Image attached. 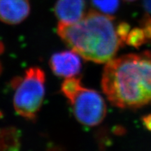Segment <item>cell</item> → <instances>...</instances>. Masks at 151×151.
Wrapping results in <instances>:
<instances>
[{"label": "cell", "instance_id": "obj_1", "mask_svg": "<svg viewBox=\"0 0 151 151\" xmlns=\"http://www.w3.org/2000/svg\"><path fill=\"white\" fill-rule=\"evenodd\" d=\"M101 87L109 101L121 109L151 103V52L112 59L104 69Z\"/></svg>", "mask_w": 151, "mask_h": 151}, {"label": "cell", "instance_id": "obj_2", "mask_svg": "<svg viewBox=\"0 0 151 151\" xmlns=\"http://www.w3.org/2000/svg\"><path fill=\"white\" fill-rule=\"evenodd\" d=\"M110 16L91 11L78 22L59 23L58 34L76 53L96 63L108 62L123 44Z\"/></svg>", "mask_w": 151, "mask_h": 151}, {"label": "cell", "instance_id": "obj_3", "mask_svg": "<svg viewBox=\"0 0 151 151\" xmlns=\"http://www.w3.org/2000/svg\"><path fill=\"white\" fill-rule=\"evenodd\" d=\"M16 88L14 97L15 110L20 116L34 120L42 105L45 95V74L38 67L29 68L21 78L12 83Z\"/></svg>", "mask_w": 151, "mask_h": 151}, {"label": "cell", "instance_id": "obj_4", "mask_svg": "<svg viewBox=\"0 0 151 151\" xmlns=\"http://www.w3.org/2000/svg\"><path fill=\"white\" fill-rule=\"evenodd\" d=\"M67 99L80 123L92 127L101 123L104 119L106 114V104L103 97L95 90L87 89L81 85Z\"/></svg>", "mask_w": 151, "mask_h": 151}, {"label": "cell", "instance_id": "obj_5", "mask_svg": "<svg viewBox=\"0 0 151 151\" xmlns=\"http://www.w3.org/2000/svg\"><path fill=\"white\" fill-rule=\"evenodd\" d=\"M50 65L55 74L60 77L71 78L80 72L81 62L74 51H63L52 55Z\"/></svg>", "mask_w": 151, "mask_h": 151}, {"label": "cell", "instance_id": "obj_6", "mask_svg": "<svg viewBox=\"0 0 151 151\" xmlns=\"http://www.w3.org/2000/svg\"><path fill=\"white\" fill-rule=\"evenodd\" d=\"M29 0H0V20L6 24H16L29 16Z\"/></svg>", "mask_w": 151, "mask_h": 151}, {"label": "cell", "instance_id": "obj_7", "mask_svg": "<svg viewBox=\"0 0 151 151\" xmlns=\"http://www.w3.org/2000/svg\"><path fill=\"white\" fill-rule=\"evenodd\" d=\"M85 9V0H58L55 12L60 23L73 24L83 18Z\"/></svg>", "mask_w": 151, "mask_h": 151}, {"label": "cell", "instance_id": "obj_8", "mask_svg": "<svg viewBox=\"0 0 151 151\" xmlns=\"http://www.w3.org/2000/svg\"><path fill=\"white\" fill-rule=\"evenodd\" d=\"M20 133L16 128L0 129V150H16L20 147Z\"/></svg>", "mask_w": 151, "mask_h": 151}, {"label": "cell", "instance_id": "obj_9", "mask_svg": "<svg viewBox=\"0 0 151 151\" xmlns=\"http://www.w3.org/2000/svg\"><path fill=\"white\" fill-rule=\"evenodd\" d=\"M148 39L144 29L143 27H137L129 30L125 43L129 46L137 48L146 43Z\"/></svg>", "mask_w": 151, "mask_h": 151}, {"label": "cell", "instance_id": "obj_10", "mask_svg": "<svg viewBox=\"0 0 151 151\" xmlns=\"http://www.w3.org/2000/svg\"><path fill=\"white\" fill-rule=\"evenodd\" d=\"M96 8L106 14H114L118 10L119 0H92Z\"/></svg>", "mask_w": 151, "mask_h": 151}, {"label": "cell", "instance_id": "obj_11", "mask_svg": "<svg viewBox=\"0 0 151 151\" xmlns=\"http://www.w3.org/2000/svg\"><path fill=\"white\" fill-rule=\"evenodd\" d=\"M143 124H145L147 129L151 130V115H148L143 118Z\"/></svg>", "mask_w": 151, "mask_h": 151}, {"label": "cell", "instance_id": "obj_12", "mask_svg": "<svg viewBox=\"0 0 151 151\" xmlns=\"http://www.w3.org/2000/svg\"><path fill=\"white\" fill-rule=\"evenodd\" d=\"M143 6L146 10L148 13L151 14V0H144L143 1Z\"/></svg>", "mask_w": 151, "mask_h": 151}, {"label": "cell", "instance_id": "obj_13", "mask_svg": "<svg viewBox=\"0 0 151 151\" xmlns=\"http://www.w3.org/2000/svg\"><path fill=\"white\" fill-rule=\"evenodd\" d=\"M3 49H4L3 48V45L1 44V43H0V53H1V52L3 51Z\"/></svg>", "mask_w": 151, "mask_h": 151}, {"label": "cell", "instance_id": "obj_14", "mask_svg": "<svg viewBox=\"0 0 151 151\" xmlns=\"http://www.w3.org/2000/svg\"><path fill=\"white\" fill-rule=\"evenodd\" d=\"M125 1H135V0H125Z\"/></svg>", "mask_w": 151, "mask_h": 151}, {"label": "cell", "instance_id": "obj_15", "mask_svg": "<svg viewBox=\"0 0 151 151\" xmlns=\"http://www.w3.org/2000/svg\"><path fill=\"white\" fill-rule=\"evenodd\" d=\"M0 71H1V66H0Z\"/></svg>", "mask_w": 151, "mask_h": 151}]
</instances>
